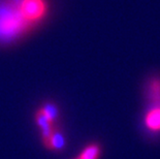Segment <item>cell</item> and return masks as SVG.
<instances>
[{
    "instance_id": "1",
    "label": "cell",
    "mask_w": 160,
    "mask_h": 159,
    "mask_svg": "<svg viewBox=\"0 0 160 159\" xmlns=\"http://www.w3.org/2000/svg\"><path fill=\"white\" fill-rule=\"evenodd\" d=\"M30 28L20 11L19 0H0V42H12Z\"/></svg>"
},
{
    "instance_id": "2",
    "label": "cell",
    "mask_w": 160,
    "mask_h": 159,
    "mask_svg": "<svg viewBox=\"0 0 160 159\" xmlns=\"http://www.w3.org/2000/svg\"><path fill=\"white\" fill-rule=\"evenodd\" d=\"M23 17L30 26L39 24L49 12L48 0H19Z\"/></svg>"
},
{
    "instance_id": "3",
    "label": "cell",
    "mask_w": 160,
    "mask_h": 159,
    "mask_svg": "<svg viewBox=\"0 0 160 159\" xmlns=\"http://www.w3.org/2000/svg\"><path fill=\"white\" fill-rule=\"evenodd\" d=\"M146 130L153 134H160V103L150 104L144 116Z\"/></svg>"
},
{
    "instance_id": "4",
    "label": "cell",
    "mask_w": 160,
    "mask_h": 159,
    "mask_svg": "<svg viewBox=\"0 0 160 159\" xmlns=\"http://www.w3.org/2000/svg\"><path fill=\"white\" fill-rule=\"evenodd\" d=\"M146 97L150 104L160 103V77H153L148 81Z\"/></svg>"
},
{
    "instance_id": "5",
    "label": "cell",
    "mask_w": 160,
    "mask_h": 159,
    "mask_svg": "<svg viewBox=\"0 0 160 159\" xmlns=\"http://www.w3.org/2000/svg\"><path fill=\"white\" fill-rule=\"evenodd\" d=\"M45 146L48 149H55V150H60L65 146V140H64L63 135L58 131L54 130L52 137L50 140L45 144Z\"/></svg>"
},
{
    "instance_id": "6",
    "label": "cell",
    "mask_w": 160,
    "mask_h": 159,
    "mask_svg": "<svg viewBox=\"0 0 160 159\" xmlns=\"http://www.w3.org/2000/svg\"><path fill=\"white\" fill-rule=\"evenodd\" d=\"M100 155V147L96 144H92L84 149L80 155L81 159H98Z\"/></svg>"
},
{
    "instance_id": "7",
    "label": "cell",
    "mask_w": 160,
    "mask_h": 159,
    "mask_svg": "<svg viewBox=\"0 0 160 159\" xmlns=\"http://www.w3.org/2000/svg\"><path fill=\"white\" fill-rule=\"evenodd\" d=\"M39 110L42 111L47 117H49L51 120L55 121V119L57 118L58 113H57V109H56L55 106H52V104H46L45 107H42V109H39Z\"/></svg>"
}]
</instances>
